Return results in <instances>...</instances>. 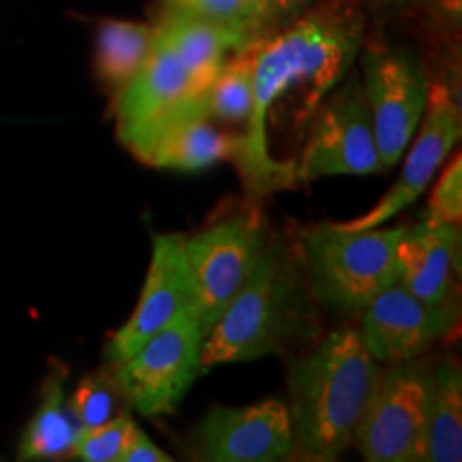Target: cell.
I'll return each mask as SVG.
<instances>
[{
  "instance_id": "28",
  "label": "cell",
  "mask_w": 462,
  "mask_h": 462,
  "mask_svg": "<svg viewBox=\"0 0 462 462\" xmlns=\"http://www.w3.org/2000/svg\"><path fill=\"white\" fill-rule=\"evenodd\" d=\"M268 3L270 9H273L276 28H282L298 20L309 9H313L315 5H319L321 0H268Z\"/></svg>"
},
{
  "instance_id": "4",
  "label": "cell",
  "mask_w": 462,
  "mask_h": 462,
  "mask_svg": "<svg viewBox=\"0 0 462 462\" xmlns=\"http://www.w3.org/2000/svg\"><path fill=\"white\" fill-rule=\"evenodd\" d=\"M407 227L345 229L338 223H319L304 229L298 246L317 304L349 317L396 285V246Z\"/></svg>"
},
{
  "instance_id": "6",
  "label": "cell",
  "mask_w": 462,
  "mask_h": 462,
  "mask_svg": "<svg viewBox=\"0 0 462 462\" xmlns=\"http://www.w3.org/2000/svg\"><path fill=\"white\" fill-rule=\"evenodd\" d=\"M432 364L424 356L385 364L354 432L368 462H426Z\"/></svg>"
},
{
  "instance_id": "25",
  "label": "cell",
  "mask_w": 462,
  "mask_h": 462,
  "mask_svg": "<svg viewBox=\"0 0 462 462\" xmlns=\"http://www.w3.org/2000/svg\"><path fill=\"white\" fill-rule=\"evenodd\" d=\"M426 218L435 223H458L462 218V159H456L446 167L439 178L432 198L429 201Z\"/></svg>"
},
{
  "instance_id": "13",
  "label": "cell",
  "mask_w": 462,
  "mask_h": 462,
  "mask_svg": "<svg viewBox=\"0 0 462 462\" xmlns=\"http://www.w3.org/2000/svg\"><path fill=\"white\" fill-rule=\"evenodd\" d=\"M184 234H152V255L140 302L106 346L107 364H118L193 309V281L184 253Z\"/></svg>"
},
{
  "instance_id": "24",
  "label": "cell",
  "mask_w": 462,
  "mask_h": 462,
  "mask_svg": "<svg viewBox=\"0 0 462 462\" xmlns=\"http://www.w3.org/2000/svg\"><path fill=\"white\" fill-rule=\"evenodd\" d=\"M131 421V415L123 411L106 424L82 430L71 456L82 462H118Z\"/></svg>"
},
{
  "instance_id": "26",
  "label": "cell",
  "mask_w": 462,
  "mask_h": 462,
  "mask_svg": "<svg viewBox=\"0 0 462 462\" xmlns=\"http://www.w3.org/2000/svg\"><path fill=\"white\" fill-rule=\"evenodd\" d=\"M173 460L165 449H161L157 443L143 432L135 421H131L129 432H126L125 448L120 452L118 462H170Z\"/></svg>"
},
{
  "instance_id": "16",
  "label": "cell",
  "mask_w": 462,
  "mask_h": 462,
  "mask_svg": "<svg viewBox=\"0 0 462 462\" xmlns=\"http://www.w3.org/2000/svg\"><path fill=\"white\" fill-rule=\"evenodd\" d=\"M154 26L170 42L193 82L208 92L229 54L257 42V39L245 37L242 32L189 15L159 14Z\"/></svg>"
},
{
  "instance_id": "17",
  "label": "cell",
  "mask_w": 462,
  "mask_h": 462,
  "mask_svg": "<svg viewBox=\"0 0 462 462\" xmlns=\"http://www.w3.org/2000/svg\"><path fill=\"white\" fill-rule=\"evenodd\" d=\"M238 150L240 135L217 129L212 118L199 116L163 133L150 150L146 165L171 171H201L223 161H234Z\"/></svg>"
},
{
  "instance_id": "29",
  "label": "cell",
  "mask_w": 462,
  "mask_h": 462,
  "mask_svg": "<svg viewBox=\"0 0 462 462\" xmlns=\"http://www.w3.org/2000/svg\"><path fill=\"white\" fill-rule=\"evenodd\" d=\"M374 3L385 5V7H404V5H411L415 0H374Z\"/></svg>"
},
{
  "instance_id": "15",
  "label": "cell",
  "mask_w": 462,
  "mask_h": 462,
  "mask_svg": "<svg viewBox=\"0 0 462 462\" xmlns=\"http://www.w3.org/2000/svg\"><path fill=\"white\" fill-rule=\"evenodd\" d=\"M460 225L424 217L396 246L398 282L430 304L460 306Z\"/></svg>"
},
{
  "instance_id": "23",
  "label": "cell",
  "mask_w": 462,
  "mask_h": 462,
  "mask_svg": "<svg viewBox=\"0 0 462 462\" xmlns=\"http://www.w3.org/2000/svg\"><path fill=\"white\" fill-rule=\"evenodd\" d=\"M126 402L123 390H120L118 379H116L114 368H101V371L88 373L75 388L69 407L79 421L82 430L95 429L123 413L120 404Z\"/></svg>"
},
{
  "instance_id": "10",
  "label": "cell",
  "mask_w": 462,
  "mask_h": 462,
  "mask_svg": "<svg viewBox=\"0 0 462 462\" xmlns=\"http://www.w3.org/2000/svg\"><path fill=\"white\" fill-rule=\"evenodd\" d=\"M265 238L259 210L227 217L190 238L187 236L184 253L193 281V309L204 337L253 273Z\"/></svg>"
},
{
  "instance_id": "5",
  "label": "cell",
  "mask_w": 462,
  "mask_h": 462,
  "mask_svg": "<svg viewBox=\"0 0 462 462\" xmlns=\"http://www.w3.org/2000/svg\"><path fill=\"white\" fill-rule=\"evenodd\" d=\"M114 116L118 142L146 163L163 133L208 116V90L193 82L170 42L157 31L146 62L116 90Z\"/></svg>"
},
{
  "instance_id": "18",
  "label": "cell",
  "mask_w": 462,
  "mask_h": 462,
  "mask_svg": "<svg viewBox=\"0 0 462 462\" xmlns=\"http://www.w3.org/2000/svg\"><path fill=\"white\" fill-rule=\"evenodd\" d=\"M67 368L56 366L42 388V404L26 426L20 460H60L73 454L82 426L65 398Z\"/></svg>"
},
{
  "instance_id": "22",
  "label": "cell",
  "mask_w": 462,
  "mask_h": 462,
  "mask_svg": "<svg viewBox=\"0 0 462 462\" xmlns=\"http://www.w3.org/2000/svg\"><path fill=\"white\" fill-rule=\"evenodd\" d=\"M262 39L234 51L208 92V116L223 123H246L253 106V78Z\"/></svg>"
},
{
  "instance_id": "27",
  "label": "cell",
  "mask_w": 462,
  "mask_h": 462,
  "mask_svg": "<svg viewBox=\"0 0 462 462\" xmlns=\"http://www.w3.org/2000/svg\"><path fill=\"white\" fill-rule=\"evenodd\" d=\"M432 22L449 34H458L462 26V0H420Z\"/></svg>"
},
{
  "instance_id": "14",
  "label": "cell",
  "mask_w": 462,
  "mask_h": 462,
  "mask_svg": "<svg viewBox=\"0 0 462 462\" xmlns=\"http://www.w3.org/2000/svg\"><path fill=\"white\" fill-rule=\"evenodd\" d=\"M420 133L415 137L407 159H404L401 178L381 201L366 215L338 223L345 229H371L381 227L392 217L411 206L424 193L429 182L435 178L439 167L449 157L462 133V114L458 95L446 82H430L429 106L420 123Z\"/></svg>"
},
{
  "instance_id": "3",
  "label": "cell",
  "mask_w": 462,
  "mask_h": 462,
  "mask_svg": "<svg viewBox=\"0 0 462 462\" xmlns=\"http://www.w3.org/2000/svg\"><path fill=\"white\" fill-rule=\"evenodd\" d=\"M381 364L351 323L291 356L285 364L287 411L296 452L310 460H337L354 443Z\"/></svg>"
},
{
  "instance_id": "11",
  "label": "cell",
  "mask_w": 462,
  "mask_h": 462,
  "mask_svg": "<svg viewBox=\"0 0 462 462\" xmlns=\"http://www.w3.org/2000/svg\"><path fill=\"white\" fill-rule=\"evenodd\" d=\"M189 454L206 462L293 458L298 452L287 404L279 398H265L246 407L215 404L189 437Z\"/></svg>"
},
{
  "instance_id": "1",
  "label": "cell",
  "mask_w": 462,
  "mask_h": 462,
  "mask_svg": "<svg viewBox=\"0 0 462 462\" xmlns=\"http://www.w3.org/2000/svg\"><path fill=\"white\" fill-rule=\"evenodd\" d=\"M364 42L366 20L351 0H321L262 39L251 114L234 159L248 198L262 199L298 184L296 161L276 159L270 150V112L282 103V123L302 133L323 97L351 71Z\"/></svg>"
},
{
  "instance_id": "7",
  "label": "cell",
  "mask_w": 462,
  "mask_h": 462,
  "mask_svg": "<svg viewBox=\"0 0 462 462\" xmlns=\"http://www.w3.org/2000/svg\"><path fill=\"white\" fill-rule=\"evenodd\" d=\"M357 60L381 165L390 170L407 152L424 118L430 75L411 50L388 43L364 42Z\"/></svg>"
},
{
  "instance_id": "20",
  "label": "cell",
  "mask_w": 462,
  "mask_h": 462,
  "mask_svg": "<svg viewBox=\"0 0 462 462\" xmlns=\"http://www.w3.org/2000/svg\"><path fill=\"white\" fill-rule=\"evenodd\" d=\"M157 26L142 22L107 20L97 31L95 69L109 88H123L140 71L152 50Z\"/></svg>"
},
{
  "instance_id": "9",
  "label": "cell",
  "mask_w": 462,
  "mask_h": 462,
  "mask_svg": "<svg viewBox=\"0 0 462 462\" xmlns=\"http://www.w3.org/2000/svg\"><path fill=\"white\" fill-rule=\"evenodd\" d=\"M204 338L195 309H189L126 360L109 364L126 404L143 418L176 411L190 385L204 373Z\"/></svg>"
},
{
  "instance_id": "19",
  "label": "cell",
  "mask_w": 462,
  "mask_h": 462,
  "mask_svg": "<svg viewBox=\"0 0 462 462\" xmlns=\"http://www.w3.org/2000/svg\"><path fill=\"white\" fill-rule=\"evenodd\" d=\"M462 460V368L456 357L432 366L426 462Z\"/></svg>"
},
{
  "instance_id": "21",
  "label": "cell",
  "mask_w": 462,
  "mask_h": 462,
  "mask_svg": "<svg viewBox=\"0 0 462 462\" xmlns=\"http://www.w3.org/2000/svg\"><path fill=\"white\" fill-rule=\"evenodd\" d=\"M159 14L198 17L248 39H263L279 31L268 0H161Z\"/></svg>"
},
{
  "instance_id": "8",
  "label": "cell",
  "mask_w": 462,
  "mask_h": 462,
  "mask_svg": "<svg viewBox=\"0 0 462 462\" xmlns=\"http://www.w3.org/2000/svg\"><path fill=\"white\" fill-rule=\"evenodd\" d=\"M385 171L381 165L371 109L360 73L351 69L323 97L306 126L304 148L296 161V182L332 176H366Z\"/></svg>"
},
{
  "instance_id": "2",
  "label": "cell",
  "mask_w": 462,
  "mask_h": 462,
  "mask_svg": "<svg viewBox=\"0 0 462 462\" xmlns=\"http://www.w3.org/2000/svg\"><path fill=\"white\" fill-rule=\"evenodd\" d=\"M321 338V306L310 291L298 245L270 236L245 285L201 349V371L223 364L289 356Z\"/></svg>"
},
{
  "instance_id": "12",
  "label": "cell",
  "mask_w": 462,
  "mask_h": 462,
  "mask_svg": "<svg viewBox=\"0 0 462 462\" xmlns=\"http://www.w3.org/2000/svg\"><path fill=\"white\" fill-rule=\"evenodd\" d=\"M458 323L460 306L430 304L396 282L362 310L357 334L374 362L394 364L426 356Z\"/></svg>"
}]
</instances>
